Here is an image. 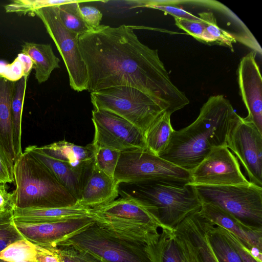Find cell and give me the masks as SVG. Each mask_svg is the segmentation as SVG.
I'll list each match as a JSON object with an SVG mask.
<instances>
[{
  "label": "cell",
  "mask_w": 262,
  "mask_h": 262,
  "mask_svg": "<svg viewBox=\"0 0 262 262\" xmlns=\"http://www.w3.org/2000/svg\"><path fill=\"white\" fill-rule=\"evenodd\" d=\"M92 217L74 218L53 222L25 223L14 221V225L24 238L34 245L55 246L90 226Z\"/></svg>",
  "instance_id": "5bb4252c"
},
{
  "label": "cell",
  "mask_w": 262,
  "mask_h": 262,
  "mask_svg": "<svg viewBox=\"0 0 262 262\" xmlns=\"http://www.w3.org/2000/svg\"><path fill=\"white\" fill-rule=\"evenodd\" d=\"M255 56V53L251 52L242 58L237 69V79L248 111L243 120L253 124L262 134V78Z\"/></svg>",
  "instance_id": "4fadbf2b"
},
{
  "label": "cell",
  "mask_w": 262,
  "mask_h": 262,
  "mask_svg": "<svg viewBox=\"0 0 262 262\" xmlns=\"http://www.w3.org/2000/svg\"><path fill=\"white\" fill-rule=\"evenodd\" d=\"M80 1L58 6V14L64 27L79 36L92 30L83 20L80 11Z\"/></svg>",
  "instance_id": "f546056e"
},
{
  "label": "cell",
  "mask_w": 262,
  "mask_h": 262,
  "mask_svg": "<svg viewBox=\"0 0 262 262\" xmlns=\"http://www.w3.org/2000/svg\"><path fill=\"white\" fill-rule=\"evenodd\" d=\"M15 189L8 194L12 208L66 207L77 200L42 163L25 150L13 167Z\"/></svg>",
  "instance_id": "277c9868"
},
{
  "label": "cell",
  "mask_w": 262,
  "mask_h": 262,
  "mask_svg": "<svg viewBox=\"0 0 262 262\" xmlns=\"http://www.w3.org/2000/svg\"><path fill=\"white\" fill-rule=\"evenodd\" d=\"M202 216L215 225L234 234L250 253L254 248L262 251V228L248 227L220 207L202 203L199 210Z\"/></svg>",
  "instance_id": "2e32d148"
},
{
  "label": "cell",
  "mask_w": 262,
  "mask_h": 262,
  "mask_svg": "<svg viewBox=\"0 0 262 262\" xmlns=\"http://www.w3.org/2000/svg\"><path fill=\"white\" fill-rule=\"evenodd\" d=\"M57 245L74 246L103 262H151L147 245L111 233L95 222Z\"/></svg>",
  "instance_id": "8992f818"
},
{
  "label": "cell",
  "mask_w": 262,
  "mask_h": 262,
  "mask_svg": "<svg viewBox=\"0 0 262 262\" xmlns=\"http://www.w3.org/2000/svg\"><path fill=\"white\" fill-rule=\"evenodd\" d=\"M92 217L108 231L147 245L156 242L160 234L157 229L138 223L103 216L93 215Z\"/></svg>",
  "instance_id": "cb8c5ba5"
},
{
  "label": "cell",
  "mask_w": 262,
  "mask_h": 262,
  "mask_svg": "<svg viewBox=\"0 0 262 262\" xmlns=\"http://www.w3.org/2000/svg\"><path fill=\"white\" fill-rule=\"evenodd\" d=\"M198 15L206 24L201 41L225 46L233 51V43L236 42L235 37L219 27L214 14L210 12H204L199 13Z\"/></svg>",
  "instance_id": "f1b7e54d"
},
{
  "label": "cell",
  "mask_w": 262,
  "mask_h": 262,
  "mask_svg": "<svg viewBox=\"0 0 262 262\" xmlns=\"http://www.w3.org/2000/svg\"><path fill=\"white\" fill-rule=\"evenodd\" d=\"M80 11L85 23L92 30L100 26L102 14L97 8L90 6L80 7Z\"/></svg>",
  "instance_id": "74e56055"
},
{
  "label": "cell",
  "mask_w": 262,
  "mask_h": 262,
  "mask_svg": "<svg viewBox=\"0 0 262 262\" xmlns=\"http://www.w3.org/2000/svg\"><path fill=\"white\" fill-rule=\"evenodd\" d=\"M0 192H2V193L7 192L6 184H3L0 183Z\"/></svg>",
  "instance_id": "b9f144b4"
},
{
  "label": "cell",
  "mask_w": 262,
  "mask_h": 262,
  "mask_svg": "<svg viewBox=\"0 0 262 262\" xmlns=\"http://www.w3.org/2000/svg\"><path fill=\"white\" fill-rule=\"evenodd\" d=\"M92 216L98 215L138 223L152 228H160L148 211L135 199L122 197L109 203L92 208Z\"/></svg>",
  "instance_id": "ac0fdd59"
},
{
  "label": "cell",
  "mask_w": 262,
  "mask_h": 262,
  "mask_svg": "<svg viewBox=\"0 0 262 262\" xmlns=\"http://www.w3.org/2000/svg\"><path fill=\"white\" fill-rule=\"evenodd\" d=\"M226 146L242 163L249 182L262 187V134L242 118L230 132Z\"/></svg>",
  "instance_id": "7c38bea8"
},
{
  "label": "cell",
  "mask_w": 262,
  "mask_h": 262,
  "mask_svg": "<svg viewBox=\"0 0 262 262\" xmlns=\"http://www.w3.org/2000/svg\"><path fill=\"white\" fill-rule=\"evenodd\" d=\"M204 219L207 239L219 262H243L228 238L225 229L214 225L204 217Z\"/></svg>",
  "instance_id": "484cf974"
},
{
  "label": "cell",
  "mask_w": 262,
  "mask_h": 262,
  "mask_svg": "<svg viewBox=\"0 0 262 262\" xmlns=\"http://www.w3.org/2000/svg\"><path fill=\"white\" fill-rule=\"evenodd\" d=\"M242 118L224 95L210 96L192 123L174 130L166 148L158 156L191 171L213 149L226 146L230 132Z\"/></svg>",
  "instance_id": "7a4b0ae2"
},
{
  "label": "cell",
  "mask_w": 262,
  "mask_h": 262,
  "mask_svg": "<svg viewBox=\"0 0 262 262\" xmlns=\"http://www.w3.org/2000/svg\"><path fill=\"white\" fill-rule=\"evenodd\" d=\"M34 14L42 21L63 60L71 89L77 92L86 90L88 75L79 49V35L63 25L58 14V6L38 9Z\"/></svg>",
  "instance_id": "9c48e42d"
},
{
  "label": "cell",
  "mask_w": 262,
  "mask_h": 262,
  "mask_svg": "<svg viewBox=\"0 0 262 262\" xmlns=\"http://www.w3.org/2000/svg\"><path fill=\"white\" fill-rule=\"evenodd\" d=\"M22 239L24 237L14 225L13 209L9 205L0 213V251Z\"/></svg>",
  "instance_id": "d6a6232c"
},
{
  "label": "cell",
  "mask_w": 262,
  "mask_h": 262,
  "mask_svg": "<svg viewBox=\"0 0 262 262\" xmlns=\"http://www.w3.org/2000/svg\"><path fill=\"white\" fill-rule=\"evenodd\" d=\"M79 46L89 92L133 87L155 99L170 115L189 103L170 80L158 50L141 42L130 26L100 25L80 35Z\"/></svg>",
  "instance_id": "6da1fadb"
},
{
  "label": "cell",
  "mask_w": 262,
  "mask_h": 262,
  "mask_svg": "<svg viewBox=\"0 0 262 262\" xmlns=\"http://www.w3.org/2000/svg\"><path fill=\"white\" fill-rule=\"evenodd\" d=\"M38 148L46 155L84 172L90 171L94 164L95 152L92 143L82 146L61 140Z\"/></svg>",
  "instance_id": "ffe728a7"
},
{
  "label": "cell",
  "mask_w": 262,
  "mask_h": 262,
  "mask_svg": "<svg viewBox=\"0 0 262 262\" xmlns=\"http://www.w3.org/2000/svg\"><path fill=\"white\" fill-rule=\"evenodd\" d=\"M114 179L119 185L159 180L189 183L190 171L146 149H135L121 152Z\"/></svg>",
  "instance_id": "ba28073f"
},
{
  "label": "cell",
  "mask_w": 262,
  "mask_h": 262,
  "mask_svg": "<svg viewBox=\"0 0 262 262\" xmlns=\"http://www.w3.org/2000/svg\"><path fill=\"white\" fill-rule=\"evenodd\" d=\"M35 245L24 238L0 251V260L7 262H36Z\"/></svg>",
  "instance_id": "4dcf8cb0"
},
{
  "label": "cell",
  "mask_w": 262,
  "mask_h": 262,
  "mask_svg": "<svg viewBox=\"0 0 262 262\" xmlns=\"http://www.w3.org/2000/svg\"><path fill=\"white\" fill-rule=\"evenodd\" d=\"M119 185L94 164L87 174L76 205L94 208L109 203L119 194Z\"/></svg>",
  "instance_id": "e0dca14e"
},
{
  "label": "cell",
  "mask_w": 262,
  "mask_h": 262,
  "mask_svg": "<svg viewBox=\"0 0 262 262\" xmlns=\"http://www.w3.org/2000/svg\"><path fill=\"white\" fill-rule=\"evenodd\" d=\"M0 262H7V261H4V260H0ZM25 262H26V261H25Z\"/></svg>",
  "instance_id": "ee69618b"
},
{
  "label": "cell",
  "mask_w": 262,
  "mask_h": 262,
  "mask_svg": "<svg viewBox=\"0 0 262 262\" xmlns=\"http://www.w3.org/2000/svg\"><path fill=\"white\" fill-rule=\"evenodd\" d=\"M21 53L32 59L35 77L39 84L46 82L52 71L60 67V59L54 54L50 44L25 42Z\"/></svg>",
  "instance_id": "d4e9b609"
},
{
  "label": "cell",
  "mask_w": 262,
  "mask_h": 262,
  "mask_svg": "<svg viewBox=\"0 0 262 262\" xmlns=\"http://www.w3.org/2000/svg\"><path fill=\"white\" fill-rule=\"evenodd\" d=\"M92 120L95 128L92 144L95 151L103 147L121 152L146 149L143 133L124 118L106 111L93 109Z\"/></svg>",
  "instance_id": "30bf717a"
},
{
  "label": "cell",
  "mask_w": 262,
  "mask_h": 262,
  "mask_svg": "<svg viewBox=\"0 0 262 262\" xmlns=\"http://www.w3.org/2000/svg\"><path fill=\"white\" fill-rule=\"evenodd\" d=\"M55 247L61 262H103L94 254L71 245Z\"/></svg>",
  "instance_id": "e575fe53"
},
{
  "label": "cell",
  "mask_w": 262,
  "mask_h": 262,
  "mask_svg": "<svg viewBox=\"0 0 262 262\" xmlns=\"http://www.w3.org/2000/svg\"><path fill=\"white\" fill-rule=\"evenodd\" d=\"M35 245L36 262H61L55 246Z\"/></svg>",
  "instance_id": "f35d334b"
},
{
  "label": "cell",
  "mask_w": 262,
  "mask_h": 262,
  "mask_svg": "<svg viewBox=\"0 0 262 262\" xmlns=\"http://www.w3.org/2000/svg\"><path fill=\"white\" fill-rule=\"evenodd\" d=\"M193 185H248L235 156L226 146L215 147L190 171Z\"/></svg>",
  "instance_id": "8fae6325"
},
{
  "label": "cell",
  "mask_w": 262,
  "mask_h": 262,
  "mask_svg": "<svg viewBox=\"0 0 262 262\" xmlns=\"http://www.w3.org/2000/svg\"><path fill=\"white\" fill-rule=\"evenodd\" d=\"M28 78V76H24L15 81L11 103L13 140L16 159L23 152L21 147V117Z\"/></svg>",
  "instance_id": "83f0119b"
},
{
  "label": "cell",
  "mask_w": 262,
  "mask_h": 262,
  "mask_svg": "<svg viewBox=\"0 0 262 262\" xmlns=\"http://www.w3.org/2000/svg\"><path fill=\"white\" fill-rule=\"evenodd\" d=\"M8 192L6 193L0 192V208L3 209L10 205L8 202Z\"/></svg>",
  "instance_id": "60d3db41"
},
{
  "label": "cell",
  "mask_w": 262,
  "mask_h": 262,
  "mask_svg": "<svg viewBox=\"0 0 262 262\" xmlns=\"http://www.w3.org/2000/svg\"><path fill=\"white\" fill-rule=\"evenodd\" d=\"M14 221L25 223L57 222L82 217H92V208L75 205L54 208H13Z\"/></svg>",
  "instance_id": "44dd1931"
},
{
  "label": "cell",
  "mask_w": 262,
  "mask_h": 262,
  "mask_svg": "<svg viewBox=\"0 0 262 262\" xmlns=\"http://www.w3.org/2000/svg\"><path fill=\"white\" fill-rule=\"evenodd\" d=\"M199 210L187 215L174 229L184 241L191 262H219L207 239Z\"/></svg>",
  "instance_id": "9a60e30c"
},
{
  "label": "cell",
  "mask_w": 262,
  "mask_h": 262,
  "mask_svg": "<svg viewBox=\"0 0 262 262\" xmlns=\"http://www.w3.org/2000/svg\"><path fill=\"white\" fill-rule=\"evenodd\" d=\"M8 206H9V205H8ZM6 208H3V209L0 208V213H1V212H2L4 210H5Z\"/></svg>",
  "instance_id": "7bdbcfd3"
},
{
  "label": "cell",
  "mask_w": 262,
  "mask_h": 262,
  "mask_svg": "<svg viewBox=\"0 0 262 262\" xmlns=\"http://www.w3.org/2000/svg\"><path fill=\"white\" fill-rule=\"evenodd\" d=\"M225 231L228 238L238 252L243 262H257L234 234L226 229Z\"/></svg>",
  "instance_id": "ab89813d"
},
{
  "label": "cell",
  "mask_w": 262,
  "mask_h": 262,
  "mask_svg": "<svg viewBox=\"0 0 262 262\" xmlns=\"http://www.w3.org/2000/svg\"><path fill=\"white\" fill-rule=\"evenodd\" d=\"M76 0H15L5 6L8 13H17L19 14H28L34 16V12L39 9L60 6L61 5L76 2Z\"/></svg>",
  "instance_id": "1f68e13d"
},
{
  "label": "cell",
  "mask_w": 262,
  "mask_h": 262,
  "mask_svg": "<svg viewBox=\"0 0 262 262\" xmlns=\"http://www.w3.org/2000/svg\"><path fill=\"white\" fill-rule=\"evenodd\" d=\"M170 116L165 111L151 124L144 134L146 149L158 156L166 148L174 131Z\"/></svg>",
  "instance_id": "4316f807"
},
{
  "label": "cell",
  "mask_w": 262,
  "mask_h": 262,
  "mask_svg": "<svg viewBox=\"0 0 262 262\" xmlns=\"http://www.w3.org/2000/svg\"><path fill=\"white\" fill-rule=\"evenodd\" d=\"M119 185V194L137 200L162 229L174 230L202 205L194 186L187 182L159 180Z\"/></svg>",
  "instance_id": "3957f363"
},
{
  "label": "cell",
  "mask_w": 262,
  "mask_h": 262,
  "mask_svg": "<svg viewBox=\"0 0 262 262\" xmlns=\"http://www.w3.org/2000/svg\"><path fill=\"white\" fill-rule=\"evenodd\" d=\"M193 186L202 204L217 206L244 225L262 228V187L252 183L248 185Z\"/></svg>",
  "instance_id": "52a82bcc"
},
{
  "label": "cell",
  "mask_w": 262,
  "mask_h": 262,
  "mask_svg": "<svg viewBox=\"0 0 262 262\" xmlns=\"http://www.w3.org/2000/svg\"><path fill=\"white\" fill-rule=\"evenodd\" d=\"M14 164L9 159L0 146V183L6 184L14 182Z\"/></svg>",
  "instance_id": "8d00e7d4"
},
{
  "label": "cell",
  "mask_w": 262,
  "mask_h": 262,
  "mask_svg": "<svg viewBox=\"0 0 262 262\" xmlns=\"http://www.w3.org/2000/svg\"><path fill=\"white\" fill-rule=\"evenodd\" d=\"M174 21L178 27L201 41L202 35L206 28L205 23L201 19L200 20H196L174 18Z\"/></svg>",
  "instance_id": "d590c367"
},
{
  "label": "cell",
  "mask_w": 262,
  "mask_h": 262,
  "mask_svg": "<svg viewBox=\"0 0 262 262\" xmlns=\"http://www.w3.org/2000/svg\"><path fill=\"white\" fill-rule=\"evenodd\" d=\"M147 246L151 262H191L184 241L174 230L162 229L157 240Z\"/></svg>",
  "instance_id": "7402d4cb"
},
{
  "label": "cell",
  "mask_w": 262,
  "mask_h": 262,
  "mask_svg": "<svg viewBox=\"0 0 262 262\" xmlns=\"http://www.w3.org/2000/svg\"><path fill=\"white\" fill-rule=\"evenodd\" d=\"M25 150L45 165L77 201L85 178L91 170L84 172L76 169L64 162L46 155L36 145L28 146Z\"/></svg>",
  "instance_id": "d6986e66"
},
{
  "label": "cell",
  "mask_w": 262,
  "mask_h": 262,
  "mask_svg": "<svg viewBox=\"0 0 262 262\" xmlns=\"http://www.w3.org/2000/svg\"><path fill=\"white\" fill-rule=\"evenodd\" d=\"M94 110L113 113L143 133L166 110L155 99L131 86H114L91 93Z\"/></svg>",
  "instance_id": "5b68a950"
},
{
  "label": "cell",
  "mask_w": 262,
  "mask_h": 262,
  "mask_svg": "<svg viewBox=\"0 0 262 262\" xmlns=\"http://www.w3.org/2000/svg\"><path fill=\"white\" fill-rule=\"evenodd\" d=\"M95 165L108 176L114 178L121 151L109 147L101 148L95 151Z\"/></svg>",
  "instance_id": "836d02e7"
},
{
  "label": "cell",
  "mask_w": 262,
  "mask_h": 262,
  "mask_svg": "<svg viewBox=\"0 0 262 262\" xmlns=\"http://www.w3.org/2000/svg\"><path fill=\"white\" fill-rule=\"evenodd\" d=\"M15 81L9 80L0 73V146L14 164L16 157L14 152L11 103Z\"/></svg>",
  "instance_id": "603a6c76"
}]
</instances>
